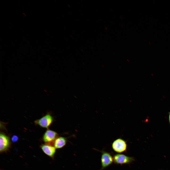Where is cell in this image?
I'll use <instances>...</instances> for the list:
<instances>
[{
    "label": "cell",
    "instance_id": "1",
    "mask_svg": "<svg viewBox=\"0 0 170 170\" xmlns=\"http://www.w3.org/2000/svg\"><path fill=\"white\" fill-rule=\"evenodd\" d=\"M53 120V117L47 114L41 118L35 121L36 125L44 128H48L52 123Z\"/></svg>",
    "mask_w": 170,
    "mask_h": 170
},
{
    "label": "cell",
    "instance_id": "2",
    "mask_svg": "<svg viewBox=\"0 0 170 170\" xmlns=\"http://www.w3.org/2000/svg\"><path fill=\"white\" fill-rule=\"evenodd\" d=\"M112 147L113 150L118 153H121L125 151L127 145L126 142L123 140L118 138L113 142Z\"/></svg>",
    "mask_w": 170,
    "mask_h": 170
},
{
    "label": "cell",
    "instance_id": "3",
    "mask_svg": "<svg viewBox=\"0 0 170 170\" xmlns=\"http://www.w3.org/2000/svg\"><path fill=\"white\" fill-rule=\"evenodd\" d=\"M113 157L114 162L117 164H129L134 160L133 157L128 156L122 154H116Z\"/></svg>",
    "mask_w": 170,
    "mask_h": 170
},
{
    "label": "cell",
    "instance_id": "4",
    "mask_svg": "<svg viewBox=\"0 0 170 170\" xmlns=\"http://www.w3.org/2000/svg\"><path fill=\"white\" fill-rule=\"evenodd\" d=\"M101 153V170H102L112 163L113 162V157L108 152L102 151Z\"/></svg>",
    "mask_w": 170,
    "mask_h": 170
},
{
    "label": "cell",
    "instance_id": "5",
    "mask_svg": "<svg viewBox=\"0 0 170 170\" xmlns=\"http://www.w3.org/2000/svg\"><path fill=\"white\" fill-rule=\"evenodd\" d=\"M58 134L55 132L50 129H48L43 135V140L45 142L50 143L53 142L58 137Z\"/></svg>",
    "mask_w": 170,
    "mask_h": 170
},
{
    "label": "cell",
    "instance_id": "6",
    "mask_svg": "<svg viewBox=\"0 0 170 170\" xmlns=\"http://www.w3.org/2000/svg\"><path fill=\"white\" fill-rule=\"evenodd\" d=\"M9 138L5 135L0 133V151L1 152L7 150L10 145Z\"/></svg>",
    "mask_w": 170,
    "mask_h": 170
},
{
    "label": "cell",
    "instance_id": "7",
    "mask_svg": "<svg viewBox=\"0 0 170 170\" xmlns=\"http://www.w3.org/2000/svg\"><path fill=\"white\" fill-rule=\"evenodd\" d=\"M41 148L46 154L51 158L54 157L56 152V149L53 146L47 144L42 145Z\"/></svg>",
    "mask_w": 170,
    "mask_h": 170
},
{
    "label": "cell",
    "instance_id": "8",
    "mask_svg": "<svg viewBox=\"0 0 170 170\" xmlns=\"http://www.w3.org/2000/svg\"><path fill=\"white\" fill-rule=\"evenodd\" d=\"M53 142V146L57 149H61L66 145L67 140L63 137H58Z\"/></svg>",
    "mask_w": 170,
    "mask_h": 170
},
{
    "label": "cell",
    "instance_id": "9",
    "mask_svg": "<svg viewBox=\"0 0 170 170\" xmlns=\"http://www.w3.org/2000/svg\"><path fill=\"white\" fill-rule=\"evenodd\" d=\"M12 139L13 142H15L17 140L18 137L16 136H14L12 137Z\"/></svg>",
    "mask_w": 170,
    "mask_h": 170
},
{
    "label": "cell",
    "instance_id": "10",
    "mask_svg": "<svg viewBox=\"0 0 170 170\" xmlns=\"http://www.w3.org/2000/svg\"><path fill=\"white\" fill-rule=\"evenodd\" d=\"M169 123L170 124V112L169 113Z\"/></svg>",
    "mask_w": 170,
    "mask_h": 170
}]
</instances>
